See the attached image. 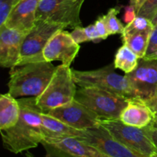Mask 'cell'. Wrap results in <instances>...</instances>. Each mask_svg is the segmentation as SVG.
Wrapping results in <instances>:
<instances>
[{
  "label": "cell",
  "instance_id": "cell-7",
  "mask_svg": "<svg viewBox=\"0 0 157 157\" xmlns=\"http://www.w3.org/2000/svg\"><path fill=\"white\" fill-rule=\"evenodd\" d=\"M101 125L131 150L147 156L157 157V149L149 136L147 127L140 128L126 125L120 119L101 120Z\"/></svg>",
  "mask_w": 157,
  "mask_h": 157
},
{
  "label": "cell",
  "instance_id": "cell-17",
  "mask_svg": "<svg viewBox=\"0 0 157 157\" xmlns=\"http://www.w3.org/2000/svg\"><path fill=\"white\" fill-rule=\"evenodd\" d=\"M41 131L44 140H56L64 137H81L84 130H77L70 127L57 118L42 112L41 113Z\"/></svg>",
  "mask_w": 157,
  "mask_h": 157
},
{
  "label": "cell",
  "instance_id": "cell-8",
  "mask_svg": "<svg viewBox=\"0 0 157 157\" xmlns=\"http://www.w3.org/2000/svg\"><path fill=\"white\" fill-rule=\"evenodd\" d=\"M84 0H41L37 9V19H44L65 25L81 26L80 18Z\"/></svg>",
  "mask_w": 157,
  "mask_h": 157
},
{
  "label": "cell",
  "instance_id": "cell-31",
  "mask_svg": "<svg viewBox=\"0 0 157 157\" xmlns=\"http://www.w3.org/2000/svg\"><path fill=\"white\" fill-rule=\"evenodd\" d=\"M145 1L146 0H130V3H129V5H130V6H132L133 8H134L135 10H136V14H137V12H139L141 6H143V4L145 2Z\"/></svg>",
  "mask_w": 157,
  "mask_h": 157
},
{
  "label": "cell",
  "instance_id": "cell-24",
  "mask_svg": "<svg viewBox=\"0 0 157 157\" xmlns=\"http://www.w3.org/2000/svg\"><path fill=\"white\" fill-rule=\"evenodd\" d=\"M156 12L157 0H146L137 12V16L144 17L152 21Z\"/></svg>",
  "mask_w": 157,
  "mask_h": 157
},
{
  "label": "cell",
  "instance_id": "cell-35",
  "mask_svg": "<svg viewBox=\"0 0 157 157\" xmlns=\"http://www.w3.org/2000/svg\"><path fill=\"white\" fill-rule=\"evenodd\" d=\"M25 157H35V156H34L32 154H31L30 153H27L25 154Z\"/></svg>",
  "mask_w": 157,
  "mask_h": 157
},
{
  "label": "cell",
  "instance_id": "cell-25",
  "mask_svg": "<svg viewBox=\"0 0 157 157\" xmlns=\"http://www.w3.org/2000/svg\"><path fill=\"white\" fill-rule=\"evenodd\" d=\"M17 0H0V26L6 23Z\"/></svg>",
  "mask_w": 157,
  "mask_h": 157
},
{
  "label": "cell",
  "instance_id": "cell-9",
  "mask_svg": "<svg viewBox=\"0 0 157 157\" xmlns=\"http://www.w3.org/2000/svg\"><path fill=\"white\" fill-rule=\"evenodd\" d=\"M125 76L136 98L147 103L157 94V59L140 58L136 68Z\"/></svg>",
  "mask_w": 157,
  "mask_h": 157
},
{
  "label": "cell",
  "instance_id": "cell-15",
  "mask_svg": "<svg viewBox=\"0 0 157 157\" xmlns=\"http://www.w3.org/2000/svg\"><path fill=\"white\" fill-rule=\"evenodd\" d=\"M41 0H19L12 9L5 25L28 33L35 26Z\"/></svg>",
  "mask_w": 157,
  "mask_h": 157
},
{
  "label": "cell",
  "instance_id": "cell-4",
  "mask_svg": "<svg viewBox=\"0 0 157 157\" xmlns=\"http://www.w3.org/2000/svg\"><path fill=\"white\" fill-rule=\"evenodd\" d=\"M75 99L94 112L101 120L120 119L130 98L94 87H80Z\"/></svg>",
  "mask_w": 157,
  "mask_h": 157
},
{
  "label": "cell",
  "instance_id": "cell-27",
  "mask_svg": "<svg viewBox=\"0 0 157 157\" xmlns=\"http://www.w3.org/2000/svg\"><path fill=\"white\" fill-rule=\"evenodd\" d=\"M86 37L88 41H94V42H99L101 41V38L97 31L94 24H91L87 27L84 28Z\"/></svg>",
  "mask_w": 157,
  "mask_h": 157
},
{
  "label": "cell",
  "instance_id": "cell-22",
  "mask_svg": "<svg viewBox=\"0 0 157 157\" xmlns=\"http://www.w3.org/2000/svg\"><path fill=\"white\" fill-rule=\"evenodd\" d=\"M153 25L152 24L151 21H150L149 19L144 18V17L136 16L131 22L128 23L125 26L123 33L145 31L147 29H151V28H153Z\"/></svg>",
  "mask_w": 157,
  "mask_h": 157
},
{
  "label": "cell",
  "instance_id": "cell-20",
  "mask_svg": "<svg viewBox=\"0 0 157 157\" xmlns=\"http://www.w3.org/2000/svg\"><path fill=\"white\" fill-rule=\"evenodd\" d=\"M139 59V56L127 44H124L115 55L113 64L116 69L118 68L125 74H128L136 68Z\"/></svg>",
  "mask_w": 157,
  "mask_h": 157
},
{
  "label": "cell",
  "instance_id": "cell-3",
  "mask_svg": "<svg viewBox=\"0 0 157 157\" xmlns=\"http://www.w3.org/2000/svg\"><path fill=\"white\" fill-rule=\"evenodd\" d=\"M73 72L70 66L60 64L52 76L45 90L38 97L36 102L44 113L67 104L75 99L77 89Z\"/></svg>",
  "mask_w": 157,
  "mask_h": 157
},
{
  "label": "cell",
  "instance_id": "cell-1",
  "mask_svg": "<svg viewBox=\"0 0 157 157\" xmlns=\"http://www.w3.org/2000/svg\"><path fill=\"white\" fill-rule=\"evenodd\" d=\"M21 114L14 127L1 130L4 147L14 154L35 148L44 140L41 131L42 110L38 106L36 97H26L18 100Z\"/></svg>",
  "mask_w": 157,
  "mask_h": 157
},
{
  "label": "cell",
  "instance_id": "cell-5",
  "mask_svg": "<svg viewBox=\"0 0 157 157\" xmlns=\"http://www.w3.org/2000/svg\"><path fill=\"white\" fill-rule=\"evenodd\" d=\"M114 64L93 71L72 69L74 80L79 87H94L127 98H136L127 77L115 72Z\"/></svg>",
  "mask_w": 157,
  "mask_h": 157
},
{
  "label": "cell",
  "instance_id": "cell-30",
  "mask_svg": "<svg viewBox=\"0 0 157 157\" xmlns=\"http://www.w3.org/2000/svg\"><path fill=\"white\" fill-rule=\"evenodd\" d=\"M147 131H148L150 139L152 140L155 147L157 149V129L153 127L152 125H150L147 127Z\"/></svg>",
  "mask_w": 157,
  "mask_h": 157
},
{
  "label": "cell",
  "instance_id": "cell-16",
  "mask_svg": "<svg viewBox=\"0 0 157 157\" xmlns=\"http://www.w3.org/2000/svg\"><path fill=\"white\" fill-rule=\"evenodd\" d=\"M155 119L156 114L148 104L136 98H130L120 116V120L124 124L140 128L152 125Z\"/></svg>",
  "mask_w": 157,
  "mask_h": 157
},
{
  "label": "cell",
  "instance_id": "cell-2",
  "mask_svg": "<svg viewBox=\"0 0 157 157\" xmlns=\"http://www.w3.org/2000/svg\"><path fill=\"white\" fill-rule=\"evenodd\" d=\"M57 67L51 61H34L11 68L9 93L14 98L38 97L47 87Z\"/></svg>",
  "mask_w": 157,
  "mask_h": 157
},
{
  "label": "cell",
  "instance_id": "cell-18",
  "mask_svg": "<svg viewBox=\"0 0 157 157\" xmlns=\"http://www.w3.org/2000/svg\"><path fill=\"white\" fill-rule=\"evenodd\" d=\"M21 114V106L15 98L9 93L0 96V130L14 127Z\"/></svg>",
  "mask_w": 157,
  "mask_h": 157
},
{
  "label": "cell",
  "instance_id": "cell-37",
  "mask_svg": "<svg viewBox=\"0 0 157 157\" xmlns=\"http://www.w3.org/2000/svg\"><path fill=\"white\" fill-rule=\"evenodd\" d=\"M18 1H19V0H17V2H18Z\"/></svg>",
  "mask_w": 157,
  "mask_h": 157
},
{
  "label": "cell",
  "instance_id": "cell-28",
  "mask_svg": "<svg viewBox=\"0 0 157 157\" xmlns=\"http://www.w3.org/2000/svg\"><path fill=\"white\" fill-rule=\"evenodd\" d=\"M70 34L71 35L72 38L75 40V42L78 43V44L88 41H87V37H86L84 28H82L81 26H77V27H75L74 29V30Z\"/></svg>",
  "mask_w": 157,
  "mask_h": 157
},
{
  "label": "cell",
  "instance_id": "cell-11",
  "mask_svg": "<svg viewBox=\"0 0 157 157\" xmlns=\"http://www.w3.org/2000/svg\"><path fill=\"white\" fill-rule=\"evenodd\" d=\"M48 114L77 130H85L101 125V119L94 112L74 99L67 104L52 109Z\"/></svg>",
  "mask_w": 157,
  "mask_h": 157
},
{
  "label": "cell",
  "instance_id": "cell-32",
  "mask_svg": "<svg viewBox=\"0 0 157 157\" xmlns=\"http://www.w3.org/2000/svg\"><path fill=\"white\" fill-rule=\"evenodd\" d=\"M147 104H148V105L151 107L152 110L154 111L155 114H156V113L157 112V94L151 100V101L147 102Z\"/></svg>",
  "mask_w": 157,
  "mask_h": 157
},
{
  "label": "cell",
  "instance_id": "cell-13",
  "mask_svg": "<svg viewBox=\"0 0 157 157\" xmlns=\"http://www.w3.org/2000/svg\"><path fill=\"white\" fill-rule=\"evenodd\" d=\"M80 50V44L76 43L69 32L64 29L58 31L52 37L43 52L44 60L59 61L64 65L70 66Z\"/></svg>",
  "mask_w": 157,
  "mask_h": 157
},
{
  "label": "cell",
  "instance_id": "cell-23",
  "mask_svg": "<svg viewBox=\"0 0 157 157\" xmlns=\"http://www.w3.org/2000/svg\"><path fill=\"white\" fill-rule=\"evenodd\" d=\"M145 59H157V25L153 26L150 38H149L148 46H147Z\"/></svg>",
  "mask_w": 157,
  "mask_h": 157
},
{
  "label": "cell",
  "instance_id": "cell-19",
  "mask_svg": "<svg viewBox=\"0 0 157 157\" xmlns=\"http://www.w3.org/2000/svg\"><path fill=\"white\" fill-rule=\"evenodd\" d=\"M152 29L153 28L147 29L145 31L122 34L124 44H127L132 51H133L139 56L140 58H142L145 56Z\"/></svg>",
  "mask_w": 157,
  "mask_h": 157
},
{
  "label": "cell",
  "instance_id": "cell-36",
  "mask_svg": "<svg viewBox=\"0 0 157 157\" xmlns=\"http://www.w3.org/2000/svg\"><path fill=\"white\" fill-rule=\"evenodd\" d=\"M156 118L157 119V112L156 113Z\"/></svg>",
  "mask_w": 157,
  "mask_h": 157
},
{
  "label": "cell",
  "instance_id": "cell-14",
  "mask_svg": "<svg viewBox=\"0 0 157 157\" xmlns=\"http://www.w3.org/2000/svg\"><path fill=\"white\" fill-rule=\"evenodd\" d=\"M27 33L0 26V65L12 68L17 66L23 41Z\"/></svg>",
  "mask_w": 157,
  "mask_h": 157
},
{
  "label": "cell",
  "instance_id": "cell-34",
  "mask_svg": "<svg viewBox=\"0 0 157 157\" xmlns=\"http://www.w3.org/2000/svg\"><path fill=\"white\" fill-rule=\"evenodd\" d=\"M152 126H153V127H155V128L157 129V119L156 118L154 121V122H153V124H152Z\"/></svg>",
  "mask_w": 157,
  "mask_h": 157
},
{
  "label": "cell",
  "instance_id": "cell-6",
  "mask_svg": "<svg viewBox=\"0 0 157 157\" xmlns=\"http://www.w3.org/2000/svg\"><path fill=\"white\" fill-rule=\"evenodd\" d=\"M65 28L64 25L48 20L37 19L35 26L28 32L23 41L17 66L44 61L43 52L49 40L56 32Z\"/></svg>",
  "mask_w": 157,
  "mask_h": 157
},
{
  "label": "cell",
  "instance_id": "cell-33",
  "mask_svg": "<svg viewBox=\"0 0 157 157\" xmlns=\"http://www.w3.org/2000/svg\"><path fill=\"white\" fill-rule=\"evenodd\" d=\"M151 22H152V24L153 25H157V12H156V13L155 14V15H154V17L153 18V19H152Z\"/></svg>",
  "mask_w": 157,
  "mask_h": 157
},
{
  "label": "cell",
  "instance_id": "cell-21",
  "mask_svg": "<svg viewBox=\"0 0 157 157\" xmlns=\"http://www.w3.org/2000/svg\"><path fill=\"white\" fill-rule=\"evenodd\" d=\"M121 11L120 7H114L109 9L108 12L106 15H103L107 25L108 32L110 35L115 34H122L124 31V26L121 21L118 19L117 14Z\"/></svg>",
  "mask_w": 157,
  "mask_h": 157
},
{
  "label": "cell",
  "instance_id": "cell-12",
  "mask_svg": "<svg viewBox=\"0 0 157 157\" xmlns=\"http://www.w3.org/2000/svg\"><path fill=\"white\" fill-rule=\"evenodd\" d=\"M41 144L45 150V157H107L78 137L45 140Z\"/></svg>",
  "mask_w": 157,
  "mask_h": 157
},
{
  "label": "cell",
  "instance_id": "cell-29",
  "mask_svg": "<svg viewBox=\"0 0 157 157\" xmlns=\"http://www.w3.org/2000/svg\"><path fill=\"white\" fill-rule=\"evenodd\" d=\"M137 16L136 10L134 8L130 5H128L125 7V14H124V21L126 23H130Z\"/></svg>",
  "mask_w": 157,
  "mask_h": 157
},
{
  "label": "cell",
  "instance_id": "cell-10",
  "mask_svg": "<svg viewBox=\"0 0 157 157\" xmlns=\"http://www.w3.org/2000/svg\"><path fill=\"white\" fill-rule=\"evenodd\" d=\"M78 138L93 146L107 157H150L121 144L102 125L84 130V135Z\"/></svg>",
  "mask_w": 157,
  "mask_h": 157
},
{
  "label": "cell",
  "instance_id": "cell-26",
  "mask_svg": "<svg viewBox=\"0 0 157 157\" xmlns=\"http://www.w3.org/2000/svg\"><path fill=\"white\" fill-rule=\"evenodd\" d=\"M94 25L102 40L106 39L110 35V34L108 32V29H107V25H106V22L104 21V18L103 15L102 16H100L96 20V21L94 22Z\"/></svg>",
  "mask_w": 157,
  "mask_h": 157
}]
</instances>
